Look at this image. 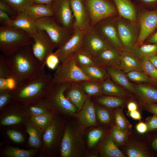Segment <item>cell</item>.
I'll use <instances>...</instances> for the list:
<instances>
[{"label":"cell","mask_w":157,"mask_h":157,"mask_svg":"<svg viewBox=\"0 0 157 157\" xmlns=\"http://www.w3.org/2000/svg\"><path fill=\"white\" fill-rule=\"evenodd\" d=\"M5 56L17 87L37 78L45 73L44 67L34 55L32 44L24 46Z\"/></svg>","instance_id":"cell-1"},{"label":"cell","mask_w":157,"mask_h":157,"mask_svg":"<svg viewBox=\"0 0 157 157\" xmlns=\"http://www.w3.org/2000/svg\"><path fill=\"white\" fill-rule=\"evenodd\" d=\"M85 128L76 119L66 122L60 150L61 157H83L87 149L84 137Z\"/></svg>","instance_id":"cell-2"},{"label":"cell","mask_w":157,"mask_h":157,"mask_svg":"<svg viewBox=\"0 0 157 157\" xmlns=\"http://www.w3.org/2000/svg\"><path fill=\"white\" fill-rule=\"evenodd\" d=\"M53 76L45 73L38 78L17 87L13 90V101L23 106L44 99L53 85Z\"/></svg>","instance_id":"cell-3"},{"label":"cell","mask_w":157,"mask_h":157,"mask_svg":"<svg viewBox=\"0 0 157 157\" xmlns=\"http://www.w3.org/2000/svg\"><path fill=\"white\" fill-rule=\"evenodd\" d=\"M66 122L59 113L56 112L49 126L42 134L41 147L42 156H53L60 152Z\"/></svg>","instance_id":"cell-4"},{"label":"cell","mask_w":157,"mask_h":157,"mask_svg":"<svg viewBox=\"0 0 157 157\" xmlns=\"http://www.w3.org/2000/svg\"><path fill=\"white\" fill-rule=\"evenodd\" d=\"M33 42L31 35L24 31L11 26H0V50L5 56Z\"/></svg>","instance_id":"cell-5"},{"label":"cell","mask_w":157,"mask_h":157,"mask_svg":"<svg viewBox=\"0 0 157 157\" xmlns=\"http://www.w3.org/2000/svg\"><path fill=\"white\" fill-rule=\"evenodd\" d=\"M71 84L67 82L53 84L48 94L44 98L56 112L67 116H73L78 110L64 94Z\"/></svg>","instance_id":"cell-6"},{"label":"cell","mask_w":157,"mask_h":157,"mask_svg":"<svg viewBox=\"0 0 157 157\" xmlns=\"http://www.w3.org/2000/svg\"><path fill=\"white\" fill-rule=\"evenodd\" d=\"M53 76V84L67 82L72 83L87 80H92L83 72L77 64L73 56L58 66Z\"/></svg>","instance_id":"cell-7"},{"label":"cell","mask_w":157,"mask_h":157,"mask_svg":"<svg viewBox=\"0 0 157 157\" xmlns=\"http://www.w3.org/2000/svg\"><path fill=\"white\" fill-rule=\"evenodd\" d=\"M38 29L45 31L58 48L66 42L73 35L75 28L69 29L58 24L53 17H46L35 22Z\"/></svg>","instance_id":"cell-8"},{"label":"cell","mask_w":157,"mask_h":157,"mask_svg":"<svg viewBox=\"0 0 157 157\" xmlns=\"http://www.w3.org/2000/svg\"><path fill=\"white\" fill-rule=\"evenodd\" d=\"M93 26L99 22L114 16L117 12L115 6L108 0H83Z\"/></svg>","instance_id":"cell-9"},{"label":"cell","mask_w":157,"mask_h":157,"mask_svg":"<svg viewBox=\"0 0 157 157\" xmlns=\"http://www.w3.org/2000/svg\"><path fill=\"white\" fill-rule=\"evenodd\" d=\"M31 35L33 40L32 44L33 53L44 67L47 58L53 53V51L56 47L44 30L38 29L36 32Z\"/></svg>","instance_id":"cell-10"},{"label":"cell","mask_w":157,"mask_h":157,"mask_svg":"<svg viewBox=\"0 0 157 157\" xmlns=\"http://www.w3.org/2000/svg\"><path fill=\"white\" fill-rule=\"evenodd\" d=\"M110 46L93 27L90 26L84 31L81 49L93 59Z\"/></svg>","instance_id":"cell-11"},{"label":"cell","mask_w":157,"mask_h":157,"mask_svg":"<svg viewBox=\"0 0 157 157\" xmlns=\"http://www.w3.org/2000/svg\"><path fill=\"white\" fill-rule=\"evenodd\" d=\"M0 118V125L9 126L24 124L26 119L30 117L23 106L13 101L2 110Z\"/></svg>","instance_id":"cell-12"},{"label":"cell","mask_w":157,"mask_h":157,"mask_svg":"<svg viewBox=\"0 0 157 157\" xmlns=\"http://www.w3.org/2000/svg\"><path fill=\"white\" fill-rule=\"evenodd\" d=\"M53 17L60 26L69 29L75 28V20L69 0H55L51 4Z\"/></svg>","instance_id":"cell-13"},{"label":"cell","mask_w":157,"mask_h":157,"mask_svg":"<svg viewBox=\"0 0 157 157\" xmlns=\"http://www.w3.org/2000/svg\"><path fill=\"white\" fill-rule=\"evenodd\" d=\"M84 31L75 27L72 37L63 45L53 53L59 58L62 63L68 58L73 56L81 50Z\"/></svg>","instance_id":"cell-14"},{"label":"cell","mask_w":157,"mask_h":157,"mask_svg":"<svg viewBox=\"0 0 157 157\" xmlns=\"http://www.w3.org/2000/svg\"><path fill=\"white\" fill-rule=\"evenodd\" d=\"M92 27L110 46L121 51H123V46L114 22L104 21L103 19Z\"/></svg>","instance_id":"cell-15"},{"label":"cell","mask_w":157,"mask_h":157,"mask_svg":"<svg viewBox=\"0 0 157 157\" xmlns=\"http://www.w3.org/2000/svg\"><path fill=\"white\" fill-rule=\"evenodd\" d=\"M140 29L135 49L142 44L157 28V10L146 11L140 18Z\"/></svg>","instance_id":"cell-16"},{"label":"cell","mask_w":157,"mask_h":157,"mask_svg":"<svg viewBox=\"0 0 157 157\" xmlns=\"http://www.w3.org/2000/svg\"><path fill=\"white\" fill-rule=\"evenodd\" d=\"M116 26L123 46V51L133 53L137 40L134 29L130 25L122 22H117Z\"/></svg>","instance_id":"cell-17"},{"label":"cell","mask_w":157,"mask_h":157,"mask_svg":"<svg viewBox=\"0 0 157 157\" xmlns=\"http://www.w3.org/2000/svg\"><path fill=\"white\" fill-rule=\"evenodd\" d=\"M122 52L110 46L99 53L94 60L97 65L104 68H118L120 64Z\"/></svg>","instance_id":"cell-18"},{"label":"cell","mask_w":157,"mask_h":157,"mask_svg":"<svg viewBox=\"0 0 157 157\" xmlns=\"http://www.w3.org/2000/svg\"><path fill=\"white\" fill-rule=\"evenodd\" d=\"M69 1L74 18V27L84 31L91 26L89 15L83 0Z\"/></svg>","instance_id":"cell-19"},{"label":"cell","mask_w":157,"mask_h":157,"mask_svg":"<svg viewBox=\"0 0 157 157\" xmlns=\"http://www.w3.org/2000/svg\"><path fill=\"white\" fill-rule=\"evenodd\" d=\"M73 116L85 128L97 125L95 106L91 100V96H88L80 111Z\"/></svg>","instance_id":"cell-20"},{"label":"cell","mask_w":157,"mask_h":157,"mask_svg":"<svg viewBox=\"0 0 157 157\" xmlns=\"http://www.w3.org/2000/svg\"><path fill=\"white\" fill-rule=\"evenodd\" d=\"M7 26L21 30L31 35L38 30L35 22L29 18L25 10L18 13L16 17L13 19Z\"/></svg>","instance_id":"cell-21"},{"label":"cell","mask_w":157,"mask_h":157,"mask_svg":"<svg viewBox=\"0 0 157 157\" xmlns=\"http://www.w3.org/2000/svg\"><path fill=\"white\" fill-rule=\"evenodd\" d=\"M65 95L69 101L80 110L88 96L85 92L79 82L71 83L70 86L65 91Z\"/></svg>","instance_id":"cell-22"},{"label":"cell","mask_w":157,"mask_h":157,"mask_svg":"<svg viewBox=\"0 0 157 157\" xmlns=\"http://www.w3.org/2000/svg\"><path fill=\"white\" fill-rule=\"evenodd\" d=\"M105 69L109 77L114 82L132 95H136V91L134 84L129 80L123 71L115 68L107 67Z\"/></svg>","instance_id":"cell-23"},{"label":"cell","mask_w":157,"mask_h":157,"mask_svg":"<svg viewBox=\"0 0 157 157\" xmlns=\"http://www.w3.org/2000/svg\"><path fill=\"white\" fill-rule=\"evenodd\" d=\"M25 10L29 18L35 22L43 18L53 16L51 5L33 3L27 7Z\"/></svg>","instance_id":"cell-24"},{"label":"cell","mask_w":157,"mask_h":157,"mask_svg":"<svg viewBox=\"0 0 157 157\" xmlns=\"http://www.w3.org/2000/svg\"><path fill=\"white\" fill-rule=\"evenodd\" d=\"M133 84L136 91V96L138 98L141 104L157 103V89L147 84Z\"/></svg>","instance_id":"cell-25"},{"label":"cell","mask_w":157,"mask_h":157,"mask_svg":"<svg viewBox=\"0 0 157 157\" xmlns=\"http://www.w3.org/2000/svg\"><path fill=\"white\" fill-rule=\"evenodd\" d=\"M24 124L26 126V131L29 135V146L37 149L41 148L42 143V131L31 120L30 117L26 119Z\"/></svg>","instance_id":"cell-26"},{"label":"cell","mask_w":157,"mask_h":157,"mask_svg":"<svg viewBox=\"0 0 157 157\" xmlns=\"http://www.w3.org/2000/svg\"><path fill=\"white\" fill-rule=\"evenodd\" d=\"M125 150L126 155L129 157H152L154 152L146 145L135 141H128Z\"/></svg>","instance_id":"cell-27"},{"label":"cell","mask_w":157,"mask_h":157,"mask_svg":"<svg viewBox=\"0 0 157 157\" xmlns=\"http://www.w3.org/2000/svg\"><path fill=\"white\" fill-rule=\"evenodd\" d=\"M117 68L125 74L134 70L142 71L140 59L133 53L122 51L120 64Z\"/></svg>","instance_id":"cell-28"},{"label":"cell","mask_w":157,"mask_h":157,"mask_svg":"<svg viewBox=\"0 0 157 157\" xmlns=\"http://www.w3.org/2000/svg\"><path fill=\"white\" fill-rule=\"evenodd\" d=\"M103 95L119 97L123 98H130L132 94L114 82L109 76L102 83Z\"/></svg>","instance_id":"cell-29"},{"label":"cell","mask_w":157,"mask_h":157,"mask_svg":"<svg viewBox=\"0 0 157 157\" xmlns=\"http://www.w3.org/2000/svg\"><path fill=\"white\" fill-rule=\"evenodd\" d=\"M99 149L100 155L102 157H126L114 142L110 133L103 140Z\"/></svg>","instance_id":"cell-30"},{"label":"cell","mask_w":157,"mask_h":157,"mask_svg":"<svg viewBox=\"0 0 157 157\" xmlns=\"http://www.w3.org/2000/svg\"><path fill=\"white\" fill-rule=\"evenodd\" d=\"M119 15L131 22L136 20V14L135 8L128 0H113Z\"/></svg>","instance_id":"cell-31"},{"label":"cell","mask_w":157,"mask_h":157,"mask_svg":"<svg viewBox=\"0 0 157 157\" xmlns=\"http://www.w3.org/2000/svg\"><path fill=\"white\" fill-rule=\"evenodd\" d=\"M79 66L84 73L92 80L102 82L109 77L106 69L97 65Z\"/></svg>","instance_id":"cell-32"},{"label":"cell","mask_w":157,"mask_h":157,"mask_svg":"<svg viewBox=\"0 0 157 157\" xmlns=\"http://www.w3.org/2000/svg\"><path fill=\"white\" fill-rule=\"evenodd\" d=\"M23 107L30 117L38 115L53 110L44 99Z\"/></svg>","instance_id":"cell-33"},{"label":"cell","mask_w":157,"mask_h":157,"mask_svg":"<svg viewBox=\"0 0 157 157\" xmlns=\"http://www.w3.org/2000/svg\"><path fill=\"white\" fill-rule=\"evenodd\" d=\"M127 98L103 95L99 96L96 100L98 104L110 108H123L127 102Z\"/></svg>","instance_id":"cell-34"},{"label":"cell","mask_w":157,"mask_h":157,"mask_svg":"<svg viewBox=\"0 0 157 157\" xmlns=\"http://www.w3.org/2000/svg\"><path fill=\"white\" fill-rule=\"evenodd\" d=\"M79 83L88 96L99 97L103 95L102 82L87 80Z\"/></svg>","instance_id":"cell-35"},{"label":"cell","mask_w":157,"mask_h":157,"mask_svg":"<svg viewBox=\"0 0 157 157\" xmlns=\"http://www.w3.org/2000/svg\"><path fill=\"white\" fill-rule=\"evenodd\" d=\"M110 134L117 146L122 147L125 145L128 142L130 132V130H122L113 125L111 128Z\"/></svg>","instance_id":"cell-36"},{"label":"cell","mask_w":157,"mask_h":157,"mask_svg":"<svg viewBox=\"0 0 157 157\" xmlns=\"http://www.w3.org/2000/svg\"><path fill=\"white\" fill-rule=\"evenodd\" d=\"M37 149L25 150L13 147L6 148L2 152L3 156L6 157H32L35 156Z\"/></svg>","instance_id":"cell-37"},{"label":"cell","mask_w":157,"mask_h":157,"mask_svg":"<svg viewBox=\"0 0 157 157\" xmlns=\"http://www.w3.org/2000/svg\"><path fill=\"white\" fill-rule=\"evenodd\" d=\"M56 112L53 110L38 115L30 117V118L43 133L50 124Z\"/></svg>","instance_id":"cell-38"},{"label":"cell","mask_w":157,"mask_h":157,"mask_svg":"<svg viewBox=\"0 0 157 157\" xmlns=\"http://www.w3.org/2000/svg\"><path fill=\"white\" fill-rule=\"evenodd\" d=\"M133 53L140 59L156 55L157 54V44H142L135 48Z\"/></svg>","instance_id":"cell-39"},{"label":"cell","mask_w":157,"mask_h":157,"mask_svg":"<svg viewBox=\"0 0 157 157\" xmlns=\"http://www.w3.org/2000/svg\"><path fill=\"white\" fill-rule=\"evenodd\" d=\"M126 74L130 81L136 83L157 84L142 71H133L126 73Z\"/></svg>","instance_id":"cell-40"},{"label":"cell","mask_w":157,"mask_h":157,"mask_svg":"<svg viewBox=\"0 0 157 157\" xmlns=\"http://www.w3.org/2000/svg\"><path fill=\"white\" fill-rule=\"evenodd\" d=\"M114 116L116 126L122 130H130L132 125L125 117L123 112V108L114 109Z\"/></svg>","instance_id":"cell-41"},{"label":"cell","mask_w":157,"mask_h":157,"mask_svg":"<svg viewBox=\"0 0 157 157\" xmlns=\"http://www.w3.org/2000/svg\"><path fill=\"white\" fill-rule=\"evenodd\" d=\"M142 70L157 84V69L147 58L140 59Z\"/></svg>","instance_id":"cell-42"},{"label":"cell","mask_w":157,"mask_h":157,"mask_svg":"<svg viewBox=\"0 0 157 157\" xmlns=\"http://www.w3.org/2000/svg\"><path fill=\"white\" fill-rule=\"evenodd\" d=\"M78 66H88L96 65L94 59L88 54L81 50L73 56Z\"/></svg>","instance_id":"cell-43"},{"label":"cell","mask_w":157,"mask_h":157,"mask_svg":"<svg viewBox=\"0 0 157 157\" xmlns=\"http://www.w3.org/2000/svg\"><path fill=\"white\" fill-rule=\"evenodd\" d=\"M95 106L97 119L99 122L103 124L110 123L113 118L110 112L101 106L96 105Z\"/></svg>","instance_id":"cell-44"},{"label":"cell","mask_w":157,"mask_h":157,"mask_svg":"<svg viewBox=\"0 0 157 157\" xmlns=\"http://www.w3.org/2000/svg\"><path fill=\"white\" fill-rule=\"evenodd\" d=\"M6 2L17 14L33 3V0H2Z\"/></svg>","instance_id":"cell-45"},{"label":"cell","mask_w":157,"mask_h":157,"mask_svg":"<svg viewBox=\"0 0 157 157\" xmlns=\"http://www.w3.org/2000/svg\"><path fill=\"white\" fill-rule=\"evenodd\" d=\"M103 130L96 129L90 131L88 134L87 143L88 148L91 149L95 146L103 137Z\"/></svg>","instance_id":"cell-46"},{"label":"cell","mask_w":157,"mask_h":157,"mask_svg":"<svg viewBox=\"0 0 157 157\" xmlns=\"http://www.w3.org/2000/svg\"><path fill=\"white\" fill-rule=\"evenodd\" d=\"M13 90L8 89L0 90V110H2L13 100Z\"/></svg>","instance_id":"cell-47"},{"label":"cell","mask_w":157,"mask_h":157,"mask_svg":"<svg viewBox=\"0 0 157 157\" xmlns=\"http://www.w3.org/2000/svg\"><path fill=\"white\" fill-rule=\"evenodd\" d=\"M13 77L11 68L3 54L0 55V78H7Z\"/></svg>","instance_id":"cell-48"},{"label":"cell","mask_w":157,"mask_h":157,"mask_svg":"<svg viewBox=\"0 0 157 157\" xmlns=\"http://www.w3.org/2000/svg\"><path fill=\"white\" fill-rule=\"evenodd\" d=\"M6 133L10 139L13 142L17 143H21L25 140L22 134L19 131L14 129H10L6 131Z\"/></svg>","instance_id":"cell-49"},{"label":"cell","mask_w":157,"mask_h":157,"mask_svg":"<svg viewBox=\"0 0 157 157\" xmlns=\"http://www.w3.org/2000/svg\"><path fill=\"white\" fill-rule=\"evenodd\" d=\"M60 61L59 58L53 53L47 58L46 65L49 69L53 70L57 68Z\"/></svg>","instance_id":"cell-50"},{"label":"cell","mask_w":157,"mask_h":157,"mask_svg":"<svg viewBox=\"0 0 157 157\" xmlns=\"http://www.w3.org/2000/svg\"><path fill=\"white\" fill-rule=\"evenodd\" d=\"M145 123L147 127V132H157V115L153 114L148 117Z\"/></svg>","instance_id":"cell-51"},{"label":"cell","mask_w":157,"mask_h":157,"mask_svg":"<svg viewBox=\"0 0 157 157\" xmlns=\"http://www.w3.org/2000/svg\"><path fill=\"white\" fill-rule=\"evenodd\" d=\"M0 10L7 13L12 19H15L17 15L6 2L2 0H0Z\"/></svg>","instance_id":"cell-52"},{"label":"cell","mask_w":157,"mask_h":157,"mask_svg":"<svg viewBox=\"0 0 157 157\" xmlns=\"http://www.w3.org/2000/svg\"><path fill=\"white\" fill-rule=\"evenodd\" d=\"M144 109L148 112L157 115V103H145L141 104Z\"/></svg>","instance_id":"cell-53"},{"label":"cell","mask_w":157,"mask_h":157,"mask_svg":"<svg viewBox=\"0 0 157 157\" xmlns=\"http://www.w3.org/2000/svg\"><path fill=\"white\" fill-rule=\"evenodd\" d=\"M13 19L5 12L0 10V23L3 26H8Z\"/></svg>","instance_id":"cell-54"},{"label":"cell","mask_w":157,"mask_h":157,"mask_svg":"<svg viewBox=\"0 0 157 157\" xmlns=\"http://www.w3.org/2000/svg\"><path fill=\"white\" fill-rule=\"evenodd\" d=\"M151 149L153 151H157V133L153 135L150 140Z\"/></svg>","instance_id":"cell-55"},{"label":"cell","mask_w":157,"mask_h":157,"mask_svg":"<svg viewBox=\"0 0 157 157\" xmlns=\"http://www.w3.org/2000/svg\"><path fill=\"white\" fill-rule=\"evenodd\" d=\"M135 129L140 134H144L147 132V127L145 123L140 122L136 126Z\"/></svg>","instance_id":"cell-56"},{"label":"cell","mask_w":157,"mask_h":157,"mask_svg":"<svg viewBox=\"0 0 157 157\" xmlns=\"http://www.w3.org/2000/svg\"><path fill=\"white\" fill-rule=\"evenodd\" d=\"M128 115L132 119L135 120H140L142 117L140 113L138 110L129 111Z\"/></svg>","instance_id":"cell-57"},{"label":"cell","mask_w":157,"mask_h":157,"mask_svg":"<svg viewBox=\"0 0 157 157\" xmlns=\"http://www.w3.org/2000/svg\"><path fill=\"white\" fill-rule=\"evenodd\" d=\"M127 107L129 111H132L138 110V105L133 101H130L128 103Z\"/></svg>","instance_id":"cell-58"},{"label":"cell","mask_w":157,"mask_h":157,"mask_svg":"<svg viewBox=\"0 0 157 157\" xmlns=\"http://www.w3.org/2000/svg\"><path fill=\"white\" fill-rule=\"evenodd\" d=\"M55 0H33V3L45 5H51Z\"/></svg>","instance_id":"cell-59"},{"label":"cell","mask_w":157,"mask_h":157,"mask_svg":"<svg viewBox=\"0 0 157 157\" xmlns=\"http://www.w3.org/2000/svg\"><path fill=\"white\" fill-rule=\"evenodd\" d=\"M147 58L154 64L157 69V56L156 55Z\"/></svg>","instance_id":"cell-60"},{"label":"cell","mask_w":157,"mask_h":157,"mask_svg":"<svg viewBox=\"0 0 157 157\" xmlns=\"http://www.w3.org/2000/svg\"><path fill=\"white\" fill-rule=\"evenodd\" d=\"M149 42L153 44H157V32L150 38Z\"/></svg>","instance_id":"cell-61"},{"label":"cell","mask_w":157,"mask_h":157,"mask_svg":"<svg viewBox=\"0 0 157 157\" xmlns=\"http://www.w3.org/2000/svg\"><path fill=\"white\" fill-rule=\"evenodd\" d=\"M98 154L97 153L94 152L91 154L90 155V154L88 156L89 157H97L98 156Z\"/></svg>","instance_id":"cell-62"},{"label":"cell","mask_w":157,"mask_h":157,"mask_svg":"<svg viewBox=\"0 0 157 157\" xmlns=\"http://www.w3.org/2000/svg\"><path fill=\"white\" fill-rule=\"evenodd\" d=\"M146 2H152L157 1V0H141Z\"/></svg>","instance_id":"cell-63"},{"label":"cell","mask_w":157,"mask_h":157,"mask_svg":"<svg viewBox=\"0 0 157 157\" xmlns=\"http://www.w3.org/2000/svg\"><path fill=\"white\" fill-rule=\"evenodd\" d=\"M156 55L157 56V54H156Z\"/></svg>","instance_id":"cell-64"}]
</instances>
